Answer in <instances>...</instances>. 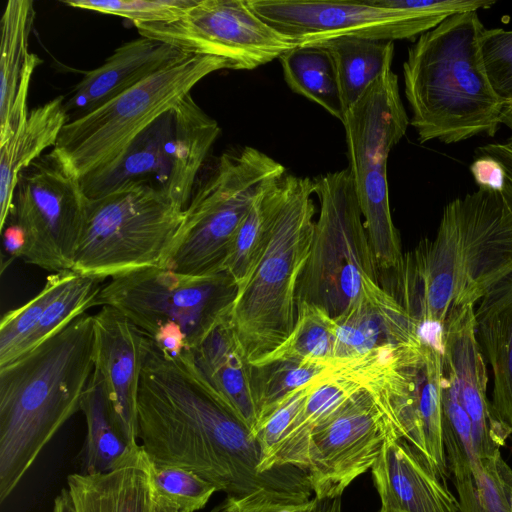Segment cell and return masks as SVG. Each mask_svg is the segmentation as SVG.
Listing matches in <instances>:
<instances>
[{"instance_id":"d4e9b609","label":"cell","mask_w":512,"mask_h":512,"mask_svg":"<svg viewBox=\"0 0 512 512\" xmlns=\"http://www.w3.org/2000/svg\"><path fill=\"white\" fill-rule=\"evenodd\" d=\"M474 316L478 343L493 372L491 402L512 434V273L487 291Z\"/></svg>"},{"instance_id":"52a82bcc","label":"cell","mask_w":512,"mask_h":512,"mask_svg":"<svg viewBox=\"0 0 512 512\" xmlns=\"http://www.w3.org/2000/svg\"><path fill=\"white\" fill-rule=\"evenodd\" d=\"M227 60L186 54L95 109L69 119L50 153L80 180L116 162L150 124Z\"/></svg>"},{"instance_id":"5b68a950","label":"cell","mask_w":512,"mask_h":512,"mask_svg":"<svg viewBox=\"0 0 512 512\" xmlns=\"http://www.w3.org/2000/svg\"><path fill=\"white\" fill-rule=\"evenodd\" d=\"M313 179L289 174L259 259L238 287L230 323L251 364L277 348L297 318L296 293L314 230Z\"/></svg>"},{"instance_id":"e0dca14e","label":"cell","mask_w":512,"mask_h":512,"mask_svg":"<svg viewBox=\"0 0 512 512\" xmlns=\"http://www.w3.org/2000/svg\"><path fill=\"white\" fill-rule=\"evenodd\" d=\"M392 435L398 433L376 396L366 387L355 392L311 434L306 471L313 497L342 496Z\"/></svg>"},{"instance_id":"8992f818","label":"cell","mask_w":512,"mask_h":512,"mask_svg":"<svg viewBox=\"0 0 512 512\" xmlns=\"http://www.w3.org/2000/svg\"><path fill=\"white\" fill-rule=\"evenodd\" d=\"M238 285L226 272L192 276L151 267L112 278L97 306L122 313L161 351L191 352L230 318Z\"/></svg>"},{"instance_id":"f6af8a7d","label":"cell","mask_w":512,"mask_h":512,"mask_svg":"<svg viewBox=\"0 0 512 512\" xmlns=\"http://www.w3.org/2000/svg\"><path fill=\"white\" fill-rule=\"evenodd\" d=\"M304 512H343L342 496L323 499L312 497Z\"/></svg>"},{"instance_id":"9c48e42d","label":"cell","mask_w":512,"mask_h":512,"mask_svg":"<svg viewBox=\"0 0 512 512\" xmlns=\"http://www.w3.org/2000/svg\"><path fill=\"white\" fill-rule=\"evenodd\" d=\"M285 174L281 163L256 148L223 153L192 195L161 267L192 276L224 271L234 235L256 197Z\"/></svg>"},{"instance_id":"7bdbcfd3","label":"cell","mask_w":512,"mask_h":512,"mask_svg":"<svg viewBox=\"0 0 512 512\" xmlns=\"http://www.w3.org/2000/svg\"><path fill=\"white\" fill-rule=\"evenodd\" d=\"M478 154H485L498 160L507 175V179L512 183V148L506 143L487 144L477 148Z\"/></svg>"},{"instance_id":"f546056e","label":"cell","mask_w":512,"mask_h":512,"mask_svg":"<svg viewBox=\"0 0 512 512\" xmlns=\"http://www.w3.org/2000/svg\"><path fill=\"white\" fill-rule=\"evenodd\" d=\"M80 411L87 428L80 473L96 474L115 469L141 448L130 447L119 431L102 382L94 370L83 394Z\"/></svg>"},{"instance_id":"30bf717a","label":"cell","mask_w":512,"mask_h":512,"mask_svg":"<svg viewBox=\"0 0 512 512\" xmlns=\"http://www.w3.org/2000/svg\"><path fill=\"white\" fill-rule=\"evenodd\" d=\"M342 124L348 169L379 273L397 272L404 254L391 217L387 162L410 120L400 97L398 76L391 68L345 112Z\"/></svg>"},{"instance_id":"603a6c76","label":"cell","mask_w":512,"mask_h":512,"mask_svg":"<svg viewBox=\"0 0 512 512\" xmlns=\"http://www.w3.org/2000/svg\"><path fill=\"white\" fill-rule=\"evenodd\" d=\"M191 355L201 374L254 434L258 410L252 386V365L230 318L216 326Z\"/></svg>"},{"instance_id":"44dd1931","label":"cell","mask_w":512,"mask_h":512,"mask_svg":"<svg viewBox=\"0 0 512 512\" xmlns=\"http://www.w3.org/2000/svg\"><path fill=\"white\" fill-rule=\"evenodd\" d=\"M371 472L383 508L393 512H460L446 477L398 435L387 440Z\"/></svg>"},{"instance_id":"ac0fdd59","label":"cell","mask_w":512,"mask_h":512,"mask_svg":"<svg viewBox=\"0 0 512 512\" xmlns=\"http://www.w3.org/2000/svg\"><path fill=\"white\" fill-rule=\"evenodd\" d=\"M475 304L451 306L442 330V408L471 423L478 459L500 452L511 435L487 397V369L476 336Z\"/></svg>"},{"instance_id":"d590c367","label":"cell","mask_w":512,"mask_h":512,"mask_svg":"<svg viewBox=\"0 0 512 512\" xmlns=\"http://www.w3.org/2000/svg\"><path fill=\"white\" fill-rule=\"evenodd\" d=\"M101 282L93 277L76 274L69 285L48 305L34 330L17 349L14 359L59 332L85 314L87 309L97 306Z\"/></svg>"},{"instance_id":"8d00e7d4","label":"cell","mask_w":512,"mask_h":512,"mask_svg":"<svg viewBox=\"0 0 512 512\" xmlns=\"http://www.w3.org/2000/svg\"><path fill=\"white\" fill-rule=\"evenodd\" d=\"M76 274L71 270L51 274L36 296L3 315L0 322V366L14 359L17 349L34 330L48 305Z\"/></svg>"},{"instance_id":"7dc6e473","label":"cell","mask_w":512,"mask_h":512,"mask_svg":"<svg viewBox=\"0 0 512 512\" xmlns=\"http://www.w3.org/2000/svg\"><path fill=\"white\" fill-rule=\"evenodd\" d=\"M506 144L512 148V135L507 139Z\"/></svg>"},{"instance_id":"d6a6232c","label":"cell","mask_w":512,"mask_h":512,"mask_svg":"<svg viewBox=\"0 0 512 512\" xmlns=\"http://www.w3.org/2000/svg\"><path fill=\"white\" fill-rule=\"evenodd\" d=\"M288 86L332 116L344 119L335 65L329 51L319 44L296 46L280 58Z\"/></svg>"},{"instance_id":"ee69618b","label":"cell","mask_w":512,"mask_h":512,"mask_svg":"<svg viewBox=\"0 0 512 512\" xmlns=\"http://www.w3.org/2000/svg\"><path fill=\"white\" fill-rule=\"evenodd\" d=\"M6 225L7 227L2 230L4 231V252L9 254L10 259L22 257L24 235L17 225L11 222H7Z\"/></svg>"},{"instance_id":"ab89813d","label":"cell","mask_w":512,"mask_h":512,"mask_svg":"<svg viewBox=\"0 0 512 512\" xmlns=\"http://www.w3.org/2000/svg\"><path fill=\"white\" fill-rule=\"evenodd\" d=\"M480 53L494 93L512 111V30L485 28Z\"/></svg>"},{"instance_id":"4fadbf2b","label":"cell","mask_w":512,"mask_h":512,"mask_svg":"<svg viewBox=\"0 0 512 512\" xmlns=\"http://www.w3.org/2000/svg\"><path fill=\"white\" fill-rule=\"evenodd\" d=\"M220 131L190 93L140 133L116 162L82 178L83 191L93 199L125 183L140 182L186 209Z\"/></svg>"},{"instance_id":"6da1fadb","label":"cell","mask_w":512,"mask_h":512,"mask_svg":"<svg viewBox=\"0 0 512 512\" xmlns=\"http://www.w3.org/2000/svg\"><path fill=\"white\" fill-rule=\"evenodd\" d=\"M137 419L138 442L153 464L189 470L227 496L269 489L312 498L307 471L260 470L255 435L201 374L191 352L171 356L150 341Z\"/></svg>"},{"instance_id":"2e32d148","label":"cell","mask_w":512,"mask_h":512,"mask_svg":"<svg viewBox=\"0 0 512 512\" xmlns=\"http://www.w3.org/2000/svg\"><path fill=\"white\" fill-rule=\"evenodd\" d=\"M139 35L187 54L211 55L233 70H251L296 47L259 17L247 0H198L180 19L134 24Z\"/></svg>"},{"instance_id":"cb8c5ba5","label":"cell","mask_w":512,"mask_h":512,"mask_svg":"<svg viewBox=\"0 0 512 512\" xmlns=\"http://www.w3.org/2000/svg\"><path fill=\"white\" fill-rule=\"evenodd\" d=\"M150 460L142 447L123 465L96 474L73 473L67 489L76 512H159Z\"/></svg>"},{"instance_id":"4316f807","label":"cell","mask_w":512,"mask_h":512,"mask_svg":"<svg viewBox=\"0 0 512 512\" xmlns=\"http://www.w3.org/2000/svg\"><path fill=\"white\" fill-rule=\"evenodd\" d=\"M364 387L356 373L339 365L331 374L315 379L297 415L265 465V471L294 466L306 471L313 430L350 396Z\"/></svg>"},{"instance_id":"74e56055","label":"cell","mask_w":512,"mask_h":512,"mask_svg":"<svg viewBox=\"0 0 512 512\" xmlns=\"http://www.w3.org/2000/svg\"><path fill=\"white\" fill-rule=\"evenodd\" d=\"M150 476L159 509L196 512L204 508L217 492L210 482L176 466L157 465L151 462Z\"/></svg>"},{"instance_id":"83f0119b","label":"cell","mask_w":512,"mask_h":512,"mask_svg":"<svg viewBox=\"0 0 512 512\" xmlns=\"http://www.w3.org/2000/svg\"><path fill=\"white\" fill-rule=\"evenodd\" d=\"M449 473L460 512H512V469L501 453L470 462L459 444L443 434Z\"/></svg>"},{"instance_id":"f35d334b","label":"cell","mask_w":512,"mask_h":512,"mask_svg":"<svg viewBox=\"0 0 512 512\" xmlns=\"http://www.w3.org/2000/svg\"><path fill=\"white\" fill-rule=\"evenodd\" d=\"M198 0H69L63 4L118 16L138 23H164L180 19Z\"/></svg>"},{"instance_id":"ba28073f","label":"cell","mask_w":512,"mask_h":512,"mask_svg":"<svg viewBox=\"0 0 512 512\" xmlns=\"http://www.w3.org/2000/svg\"><path fill=\"white\" fill-rule=\"evenodd\" d=\"M184 210L166 194L140 182L88 198L71 270L103 281L161 267Z\"/></svg>"},{"instance_id":"9a60e30c","label":"cell","mask_w":512,"mask_h":512,"mask_svg":"<svg viewBox=\"0 0 512 512\" xmlns=\"http://www.w3.org/2000/svg\"><path fill=\"white\" fill-rule=\"evenodd\" d=\"M87 199L81 180L50 152L22 170L6 221L24 235L21 258L54 273L71 270Z\"/></svg>"},{"instance_id":"b9f144b4","label":"cell","mask_w":512,"mask_h":512,"mask_svg":"<svg viewBox=\"0 0 512 512\" xmlns=\"http://www.w3.org/2000/svg\"><path fill=\"white\" fill-rule=\"evenodd\" d=\"M469 170L479 189L502 191L508 182L502 164L490 155L479 154Z\"/></svg>"},{"instance_id":"e575fe53","label":"cell","mask_w":512,"mask_h":512,"mask_svg":"<svg viewBox=\"0 0 512 512\" xmlns=\"http://www.w3.org/2000/svg\"><path fill=\"white\" fill-rule=\"evenodd\" d=\"M336 337L335 320L321 308L301 304L294 328L272 352L251 365L275 360H332Z\"/></svg>"},{"instance_id":"836d02e7","label":"cell","mask_w":512,"mask_h":512,"mask_svg":"<svg viewBox=\"0 0 512 512\" xmlns=\"http://www.w3.org/2000/svg\"><path fill=\"white\" fill-rule=\"evenodd\" d=\"M335 369L336 365L331 360H275L252 365V386L258 410L257 426L290 393L319 377L331 374Z\"/></svg>"},{"instance_id":"5bb4252c","label":"cell","mask_w":512,"mask_h":512,"mask_svg":"<svg viewBox=\"0 0 512 512\" xmlns=\"http://www.w3.org/2000/svg\"><path fill=\"white\" fill-rule=\"evenodd\" d=\"M442 336H425L398 348L363 382L377 398L398 435L419 450L446 478L443 437Z\"/></svg>"},{"instance_id":"277c9868","label":"cell","mask_w":512,"mask_h":512,"mask_svg":"<svg viewBox=\"0 0 512 512\" xmlns=\"http://www.w3.org/2000/svg\"><path fill=\"white\" fill-rule=\"evenodd\" d=\"M485 27L476 11L449 16L420 35L403 63L410 125L420 143L493 136L511 120L494 93L480 53Z\"/></svg>"},{"instance_id":"4dcf8cb0","label":"cell","mask_w":512,"mask_h":512,"mask_svg":"<svg viewBox=\"0 0 512 512\" xmlns=\"http://www.w3.org/2000/svg\"><path fill=\"white\" fill-rule=\"evenodd\" d=\"M332 56L345 112L388 68L394 42L358 37H339L319 43Z\"/></svg>"},{"instance_id":"484cf974","label":"cell","mask_w":512,"mask_h":512,"mask_svg":"<svg viewBox=\"0 0 512 512\" xmlns=\"http://www.w3.org/2000/svg\"><path fill=\"white\" fill-rule=\"evenodd\" d=\"M64 96L37 106L23 116L12 137L0 145V230L8 219L19 174L53 148L69 115Z\"/></svg>"},{"instance_id":"c3c4849f","label":"cell","mask_w":512,"mask_h":512,"mask_svg":"<svg viewBox=\"0 0 512 512\" xmlns=\"http://www.w3.org/2000/svg\"><path fill=\"white\" fill-rule=\"evenodd\" d=\"M378 512H393V511H391V510H389V509H386V508L381 507V508H380V510H379Z\"/></svg>"},{"instance_id":"60d3db41","label":"cell","mask_w":512,"mask_h":512,"mask_svg":"<svg viewBox=\"0 0 512 512\" xmlns=\"http://www.w3.org/2000/svg\"><path fill=\"white\" fill-rule=\"evenodd\" d=\"M311 499L261 489L246 495L227 496L213 512H304Z\"/></svg>"},{"instance_id":"7c38bea8","label":"cell","mask_w":512,"mask_h":512,"mask_svg":"<svg viewBox=\"0 0 512 512\" xmlns=\"http://www.w3.org/2000/svg\"><path fill=\"white\" fill-rule=\"evenodd\" d=\"M250 8L295 46L339 37L414 39L454 14L488 9L494 0H247Z\"/></svg>"},{"instance_id":"7a4b0ae2","label":"cell","mask_w":512,"mask_h":512,"mask_svg":"<svg viewBox=\"0 0 512 512\" xmlns=\"http://www.w3.org/2000/svg\"><path fill=\"white\" fill-rule=\"evenodd\" d=\"M512 273V183L450 201L435 238L404 255L399 300L422 327L443 328L451 306L475 304Z\"/></svg>"},{"instance_id":"8fae6325","label":"cell","mask_w":512,"mask_h":512,"mask_svg":"<svg viewBox=\"0 0 512 512\" xmlns=\"http://www.w3.org/2000/svg\"><path fill=\"white\" fill-rule=\"evenodd\" d=\"M319 200L309 256L296 293L297 307L314 305L333 319L380 274L349 169L313 178Z\"/></svg>"},{"instance_id":"1f68e13d","label":"cell","mask_w":512,"mask_h":512,"mask_svg":"<svg viewBox=\"0 0 512 512\" xmlns=\"http://www.w3.org/2000/svg\"><path fill=\"white\" fill-rule=\"evenodd\" d=\"M289 174L269 183L258 194L232 240L224 263L238 287L247 279L266 245L273 218L284 200Z\"/></svg>"},{"instance_id":"bcb514c9","label":"cell","mask_w":512,"mask_h":512,"mask_svg":"<svg viewBox=\"0 0 512 512\" xmlns=\"http://www.w3.org/2000/svg\"><path fill=\"white\" fill-rule=\"evenodd\" d=\"M53 512H76L67 488H63L56 496Z\"/></svg>"},{"instance_id":"3957f363","label":"cell","mask_w":512,"mask_h":512,"mask_svg":"<svg viewBox=\"0 0 512 512\" xmlns=\"http://www.w3.org/2000/svg\"><path fill=\"white\" fill-rule=\"evenodd\" d=\"M93 315L83 314L0 366V502L80 410L93 374Z\"/></svg>"},{"instance_id":"d6986e66","label":"cell","mask_w":512,"mask_h":512,"mask_svg":"<svg viewBox=\"0 0 512 512\" xmlns=\"http://www.w3.org/2000/svg\"><path fill=\"white\" fill-rule=\"evenodd\" d=\"M93 364L114 421L128 445L138 442L137 404L150 340L122 313L109 306L93 315Z\"/></svg>"},{"instance_id":"7402d4cb","label":"cell","mask_w":512,"mask_h":512,"mask_svg":"<svg viewBox=\"0 0 512 512\" xmlns=\"http://www.w3.org/2000/svg\"><path fill=\"white\" fill-rule=\"evenodd\" d=\"M176 47L140 36L119 46L99 67L85 72L65 100L74 117L85 114L182 58Z\"/></svg>"},{"instance_id":"ffe728a7","label":"cell","mask_w":512,"mask_h":512,"mask_svg":"<svg viewBox=\"0 0 512 512\" xmlns=\"http://www.w3.org/2000/svg\"><path fill=\"white\" fill-rule=\"evenodd\" d=\"M334 320L332 360H356L371 353L412 345L422 338L420 323L393 294L372 280Z\"/></svg>"},{"instance_id":"f1b7e54d","label":"cell","mask_w":512,"mask_h":512,"mask_svg":"<svg viewBox=\"0 0 512 512\" xmlns=\"http://www.w3.org/2000/svg\"><path fill=\"white\" fill-rule=\"evenodd\" d=\"M35 10L31 0H9L1 18L0 145L13 135V111L29 55L28 40Z\"/></svg>"}]
</instances>
